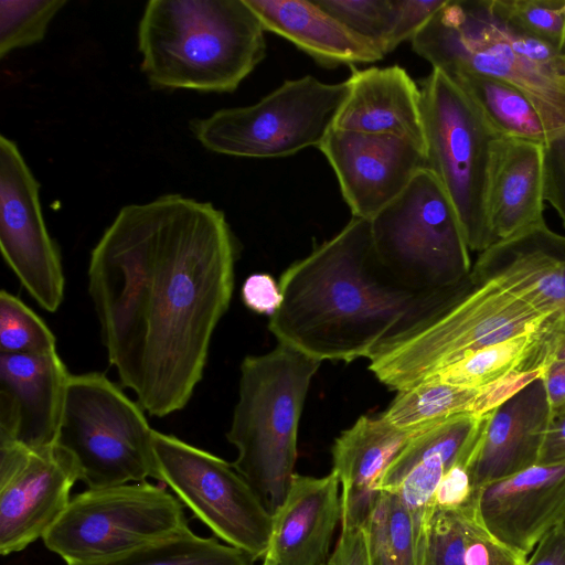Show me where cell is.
Here are the masks:
<instances>
[{
    "label": "cell",
    "mask_w": 565,
    "mask_h": 565,
    "mask_svg": "<svg viewBox=\"0 0 565 565\" xmlns=\"http://www.w3.org/2000/svg\"><path fill=\"white\" fill-rule=\"evenodd\" d=\"M224 213L181 194L121 207L90 253L88 292L109 364L150 415L190 402L234 289Z\"/></svg>",
    "instance_id": "1"
},
{
    "label": "cell",
    "mask_w": 565,
    "mask_h": 565,
    "mask_svg": "<svg viewBox=\"0 0 565 565\" xmlns=\"http://www.w3.org/2000/svg\"><path fill=\"white\" fill-rule=\"evenodd\" d=\"M279 287L269 331L321 362L369 359L435 292L403 286L380 260L370 220L359 217L286 268Z\"/></svg>",
    "instance_id": "2"
},
{
    "label": "cell",
    "mask_w": 565,
    "mask_h": 565,
    "mask_svg": "<svg viewBox=\"0 0 565 565\" xmlns=\"http://www.w3.org/2000/svg\"><path fill=\"white\" fill-rule=\"evenodd\" d=\"M539 310L473 268L454 286L430 295L369 356V370L401 391L491 344L539 333L556 312Z\"/></svg>",
    "instance_id": "3"
},
{
    "label": "cell",
    "mask_w": 565,
    "mask_h": 565,
    "mask_svg": "<svg viewBox=\"0 0 565 565\" xmlns=\"http://www.w3.org/2000/svg\"><path fill=\"white\" fill-rule=\"evenodd\" d=\"M265 30L245 0H150L138 25L151 86L231 93L266 55Z\"/></svg>",
    "instance_id": "4"
},
{
    "label": "cell",
    "mask_w": 565,
    "mask_h": 565,
    "mask_svg": "<svg viewBox=\"0 0 565 565\" xmlns=\"http://www.w3.org/2000/svg\"><path fill=\"white\" fill-rule=\"evenodd\" d=\"M321 361L278 345L241 364L238 399L226 438L237 449L233 467L273 514L295 476L300 416Z\"/></svg>",
    "instance_id": "5"
},
{
    "label": "cell",
    "mask_w": 565,
    "mask_h": 565,
    "mask_svg": "<svg viewBox=\"0 0 565 565\" xmlns=\"http://www.w3.org/2000/svg\"><path fill=\"white\" fill-rule=\"evenodd\" d=\"M418 86L426 169L452 203L470 252L480 254L494 244L488 185L491 147L501 135L443 71L433 68Z\"/></svg>",
    "instance_id": "6"
},
{
    "label": "cell",
    "mask_w": 565,
    "mask_h": 565,
    "mask_svg": "<svg viewBox=\"0 0 565 565\" xmlns=\"http://www.w3.org/2000/svg\"><path fill=\"white\" fill-rule=\"evenodd\" d=\"M411 44L433 68L448 75L472 73L514 86L555 139L565 135V76L516 52L486 0H447Z\"/></svg>",
    "instance_id": "7"
},
{
    "label": "cell",
    "mask_w": 565,
    "mask_h": 565,
    "mask_svg": "<svg viewBox=\"0 0 565 565\" xmlns=\"http://www.w3.org/2000/svg\"><path fill=\"white\" fill-rule=\"evenodd\" d=\"M190 530L179 499L164 486L146 480L75 494L42 541L66 565H88Z\"/></svg>",
    "instance_id": "8"
},
{
    "label": "cell",
    "mask_w": 565,
    "mask_h": 565,
    "mask_svg": "<svg viewBox=\"0 0 565 565\" xmlns=\"http://www.w3.org/2000/svg\"><path fill=\"white\" fill-rule=\"evenodd\" d=\"M153 430L143 408L104 374L71 375L56 443L97 489L158 479Z\"/></svg>",
    "instance_id": "9"
},
{
    "label": "cell",
    "mask_w": 565,
    "mask_h": 565,
    "mask_svg": "<svg viewBox=\"0 0 565 565\" xmlns=\"http://www.w3.org/2000/svg\"><path fill=\"white\" fill-rule=\"evenodd\" d=\"M370 222L380 260L413 291L445 289L472 269L470 249L455 207L427 169L420 170Z\"/></svg>",
    "instance_id": "10"
},
{
    "label": "cell",
    "mask_w": 565,
    "mask_h": 565,
    "mask_svg": "<svg viewBox=\"0 0 565 565\" xmlns=\"http://www.w3.org/2000/svg\"><path fill=\"white\" fill-rule=\"evenodd\" d=\"M348 94V79L328 84L306 75L285 81L253 105L220 109L190 127L196 140L215 153L288 157L320 146Z\"/></svg>",
    "instance_id": "11"
},
{
    "label": "cell",
    "mask_w": 565,
    "mask_h": 565,
    "mask_svg": "<svg viewBox=\"0 0 565 565\" xmlns=\"http://www.w3.org/2000/svg\"><path fill=\"white\" fill-rule=\"evenodd\" d=\"M158 481L223 543L264 559L273 514L233 467L175 436L153 430Z\"/></svg>",
    "instance_id": "12"
},
{
    "label": "cell",
    "mask_w": 565,
    "mask_h": 565,
    "mask_svg": "<svg viewBox=\"0 0 565 565\" xmlns=\"http://www.w3.org/2000/svg\"><path fill=\"white\" fill-rule=\"evenodd\" d=\"M40 184L18 146L0 137V247L23 288L49 312L63 302L65 279L58 248L44 223Z\"/></svg>",
    "instance_id": "13"
},
{
    "label": "cell",
    "mask_w": 565,
    "mask_h": 565,
    "mask_svg": "<svg viewBox=\"0 0 565 565\" xmlns=\"http://www.w3.org/2000/svg\"><path fill=\"white\" fill-rule=\"evenodd\" d=\"M81 480L73 455L60 444L29 448L0 441V553L43 539L61 518Z\"/></svg>",
    "instance_id": "14"
},
{
    "label": "cell",
    "mask_w": 565,
    "mask_h": 565,
    "mask_svg": "<svg viewBox=\"0 0 565 565\" xmlns=\"http://www.w3.org/2000/svg\"><path fill=\"white\" fill-rule=\"evenodd\" d=\"M353 217L371 220L426 169L423 147L393 135L332 128L318 147Z\"/></svg>",
    "instance_id": "15"
},
{
    "label": "cell",
    "mask_w": 565,
    "mask_h": 565,
    "mask_svg": "<svg viewBox=\"0 0 565 565\" xmlns=\"http://www.w3.org/2000/svg\"><path fill=\"white\" fill-rule=\"evenodd\" d=\"M473 509L494 537L527 557L565 521V462L534 465L480 488Z\"/></svg>",
    "instance_id": "16"
},
{
    "label": "cell",
    "mask_w": 565,
    "mask_h": 565,
    "mask_svg": "<svg viewBox=\"0 0 565 565\" xmlns=\"http://www.w3.org/2000/svg\"><path fill=\"white\" fill-rule=\"evenodd\" d=\"M70 377L56 351L0 353V441L55 444Z\"/></svg>",
    "instance_id": "17"
},
{
    "label": "cell",
    "mask_w": 565,
    "mask_h": 565,
    "mask_svg": "<svg viewBox=\"0 0 565 565\" xmlns=\"http://www.w3.org/2000/svg\"><path fill=\"white\" fill-rule=\"evenodd\" d=\"M551 419L541 379L490 412L467 466L475 493L537 465Z\"/></svg>",
    "instance_id": "18"
},
{
    "label": "cell",
    "mask_w": 565,
    "mask_h": 565,
    "mask_svg": "<svg viewBox=\"0 0 565 565\" xmlns=\"http://www.w3.org/2000/svg\"><path fill=\"white\" fill-rule=\"evenodd\" d=\"M340 481L295 473L287 495L273 513L267 553L274 565H323L342 520Z\"/></svg>",
    "instance_id": "19"
},
{
    "label": "cell",
    "mask_w": 565,
    "mask_h": 565,
    "mask_svg": "<svg viewBox=\"0 0 565 565\" xmlns=\"http://www.w3.org/2000/svg\"><path fill=\"white\" fill-rule=\"evenodd\" d=\"M418 430L399 429L382 415L361 416L337 437L331 454L341 486V531L363 529L385 469Z\"/></svg>",
    "instance_id": "20"
},
{
    "label": "cell",
    "mask_w": 565,
    "mask_h": 565,
    "mask_svg": "<svg viewBox=\"0 0 565 565\" xmlns=\"http://www.w3.org/2000/svg\"><path fill=\"white\" fill-rule=\"evenodd\" d=\"M545 145L499 136L491 147L488 217L494 241L545 224Z\"/></svg>",
    "instance_id": "21"
},
{
    "label": "cell",
    "mask_w": 565,
    "mask_h": 565,
    "mask_svg": "<svg viewBox=\"0 0 565 565\" xmlns=\"http://www.w3.org/2000/svg\"><path fill=\"white\" fill-rule=\"evenodd\" d=\"M472 268L539 310L565 317V236L546 223L481 252Z\"/></svg>",
    "instance_id": "22"
},
{
    "label": "cell",
    "mask_w": 565,
    "mask_h": 565,
    "mask_svg": "<svg viewBox=\"0 0 565 565\" xmlns=\"http://www.w3.org/2000/svg\"><path fill=\"white\" fill-rule=\"evenodd\" d=\"M348 83L334 129L393 135L425 150L420 89L403 67L352 68Z\"/></svg>",
    "instance_id": "23"
},
{
    "label": "cell",
    "mask_w": 565,
    "mask_h": 565,
    "mask_svg": "<svg viewBox=\"0 0 565 565\" xmlns=\"http://www.w3.org/2000/svg\"><path fill=\"white\" fill-rule=\"evenodd\" d=\"M245 1L265 31L288 40L323 66L369 64L385 56L315 0Z\"/></svg>",
    "instance_id": "24"
},
{
    "label": "cell",
    "mask_w": 565,
    "mask_h": 565,
    "mask_svg": "<svg viewBox=\"0 0 565 565\" xmlns=\"http://www.w3.org/2000/svg\"><path fill=\"white\" fill-rule=\"evenodd\" d=\"M487 416L458 414L419 429L385 469L379 491L392 492L413 467L431 458L449 469L457 462L468 466Z\"/></svg>",
    "instance_id": "25"
},
{
    "label": "cell",
    "mask_w": 565,
    "mask_h": 565,
    "mask_svg": "<svg viewBox=\"0 0 565 565\" xmlns=\"http://www.w3.org/2000/svg\"><path fill=\"white\" fill-rule=\"evenodd\" d=\"M449 76L469 95L499 135L545 146L555 140L532 102L520 89L479 74Z\"/></svg>",
    "instance_id": "26"
},
{
    "label": "cell",
    "mask_w": 565,
    "mask_h": 565,
    "mask_svg": "<svg viewBox=\"0 0 565 565\" xmlns=\"http://www.w3.org/2000/svg\"><path fill=\"white\" fill-rule=\"evenodd\" d=\"M479 388L425 381L397 392L382 414L393 426L418 430L458 414H471Z\"/></svg>",
    "instance_id": "27"
},
{
    "label": "cell",
    "mask_w": 565,
    "mask_h": 565,
    "mask_svg": "<svg viewBox=\"0 0 565 565\" xmlns=\"http://www.w3.org/2000/svg\"><path fill=\"white\" fill-rule=\"evenodd\" d=\"M363 534L367 565H419L413 520L397 493L381 491Z\"/></svg>",
    "instance_id": "28"
},
{
    "label": "cell",
    "mask_w": 565,
    "mask_h": 565,
    "mask_svg": "<svg viewBox=\"0 0 565 565\" xmlns=\"http://www.w3.org/2000/svg\"><path fill=\"white\" fill-rule=\"evenodd\" d=\"M245 552L192 530L116 558L88 565H255Z\"/></svg>",
    "instance_id": "29"
},
{
    "label": "cell",
    "mask_w": 565,
    "mask_h": 565,
    "mask_svg": "<svg viewBox=\"0 0 565 565\" xmlns=\"http://www.w3.org/2000/svg\"><path fill=\"white\" fill-rule=\"evenodd\" d=\"M539 333L518 335L484 347L423 382H441L468 388L482 387L512 370H523Z\"/></svg>",
    "instance_id": "30"
},
{
    "label": "cell",
    "mask_w": 565,
    "mask_h": 565,
    "mask_svg": "<svg viewBox=\"0 0 565 565\" xmlns=\"http://www.w3.org/2000/svg\"><path fill=\"white\" fill-rule=\"evenodd\" d=\"M501 23L565 51V0H486Z\"/></svg>",
    "instance_id": "31"
},
{
    "label": "cell",
    "mask_w": 565,
    "mask_h": 565,
    "mask_svg": "<svg viewBox=\"0 0 565 565\" xmlns=\"http://www.w3.org/2000/svg\"><path fill=\"white\" fill-rule=\"evenodd\" d=\"M56 351L46 323L19 297L0 292V353L31 354Z\"/></svg>",
    "instance_id": "32"
},
{
    "label": "cell",
    "mask_w": 565,
    "mask_h": 565,
    "mask_svg": "<svg viewBox=\"0 0 565 565\" xmlns=\"http://www.w3.org/2000/svg\"><path fill=\"white\" fill-rule=\"evenodd\" d=\"M65 0H1L0 56L41 42Z\"/></svg>",
    "instance_id": "33"
},
{
    "label": "cell",
    "mask_w": 565,
    "mask_h": 565,
    "mask_svg": "<svg viewBox=\"0 0 565 565\" xmlns=\"http://www.w3.org/2000/svg\"><path fill=\"white\" fill-rule=\"evenodd\" d=\"M358 36L384 55L396 18V0H315Z\"/></svg>",
    "instance_id": "34"
},
{
    "label": "cell",
    "mask_w": 565,
    "mask_h": 565,
    "mask_svg": "<svg viewBox=\"0 0 565 565\" xmlns=\"http://www.w3.org/2000/svg\"><path fill=\"white\" fill-rule=\"evenodd\" d=\"M419 565H466L459 510H436L427 527Z\"/></svg>",
    "instance_id": "35"
},
{
    "label": "cell",
    "mask_w": 565,
    "mask_h": 565,
    "mask_svg": "<svg viewBox=\"0 0 565 565\" xmlns=\"http://www.w3.org/2000/svg\"><path fill=\"white\" fill-rule=\"evenodd\" d=\"M466 565H525L526 556L494 537L478 520L473 502L459 509Z\"/></svg>",
    "instance_id": "36"
},
{
    "label": "cell",
    "mask_w": 565,
    "mask_h": 565,
    "mask_svg": "<svg viewBox=\"0 0 565 565\" xmlns=\"http://www.w3.org/2000/svg\"><path fill=\"white\" fill-rule=\"evenodd\" d=\"M544 369L512 370L495 381L479 387L471 414L481 417L500 407L532 382L542 379Z\"/></svg>",
    "instance_id": "37"
},
{
    "label": "cell",
    "mask_w": 565,
    "mask_h": 565,
    "mask_svg": "<svg viewBox=\"0 0 565 565\" xmlns=\"http://www.w3.org/2000/svg\"><path fill=\"white\" fill-rule=\"evenodd\" d=\"M446 2L447 0H396V18L387 41V54L402 42L411 41Z\"/></svg>",
    "instance_id": "38"
},
{
    "label": "cell",
    "mask_w": 565,
    "mask_h": 565,
    "mask_svg": "<svg viewBox=\"0 0 565 565\" xmlns=\"http://www.w3.org/2000/svg\"><path fill=\"white\" fill-rule=\"evenodd\" d=\"M475 490L467 465L455 463L444 475L434 498L436 510L454 511L473 502Z\"/></svg>",
    "instance_id": "39"
},
{
    "label": "cell",
    "mask_w": 565,
    "mask_h": 565,
    "mask_svg": "<svg viewBox=\"0 0 565 565\" xmlns=\"http://www.w3.org/2000/svg\"><path fill=\"white\" fill-rule=\"evenodd\" d=\"M544 199L555 209L565 227V135L545 146Z\"/></svg>",
    "instance_id": "40"
},
{
    "label": "cell",
    "mask_w": 565,
    "mask_h": 565,
    "mask_svg": "<svg viewBox=\"0 0 565 565\" xmlns=\"http://www.w3.org/2000/svg\"><path fill=\"white\" fill-rule=\"evenodd\" d=\"M242 300L252 311L273 316L282 302L279 284L268 274H253L242 286Z\"/></svg>",
    "instance_id": "41"
},
{
    "label": "cell",
    "mask_w": 565,
    "mask_h": 565,
    "mask_svg": "<svg viewBox=\"0 0 565 565\" xmlns=\"http://www.w3.org/2000/svg\"><path fill=\"white\" fill-rule=\"evenodd\" d=\"M525 565H565V525L552 529L534 547Z\"/></svg>",
    "instance_id": "42"
},
{
    "label": "cell",
    "mask_w": 565,
    "mask_h": 565,
    "mask_svg": "<svg viewBox=\"0 0 565 565\" xmlns=\"http://www.w3.org/2000/svg\"><path fill=\"white\" fill-rule=\"evenodd\" d=\"M328 562L331 565H367L363 529L341 531V535Z\"/></svg>",
    "instance_id": "43"
},
{
    "label": "cell",
    "mask_w": 565,
    "mask_h": 565,
    "mask_svg": "<svg viewBox=\"0 0 565 565\" xmlns=\"http://www.w3.org/2000/svg\"><path fill=\"white\" fill-rule=\"evenodd\" d=\"M563 462H565V412L552 417L537 465Z\"/></svg>",
    "instance_id": "44"
},
{
    "label": "cell",
    "mask_w": 565,
    "mask_h": 565,
    "mask_svg": "<svg viewBox=\"0 0 565 565\" xmlns=\"http://www.w3.org/2000/svg\"><path fill=\"white\" fill-rule=\"evenodd\" d=\"M542 382L552 417L565 412V361H553L544 367Z\"/></svg>",
    "instance_id": "45"
},
{
    "label": "cell",
    "mask_w": 565,
    "mask_h": 565,
    "mask_svg": "<svg viewBox=\"0 0 565 565\" xmlns=\"http://www.w3.org/2000/svg\"><path fill=\"white\" fill-rule=\"evenodd\" d=\"M262 565H274V564H271V563H270V562H268V561H263Z\"/></svg>",
    "instance_id": "46"
},
{
    "label": "cell",
    "mask_w": 565,
    "mask_h": 565,
    "mask_svg": "<svg viewBox=\"0 0 565 565\" xmlns=\"http://www.w3.org/2000/svg\"><path fill=\"white\" fill-rule=\"evenodd\" d=\"M563 524L565 525V521L563 522Z\"/></svg>",
    "instance_id": "47"
}]
</instances>
